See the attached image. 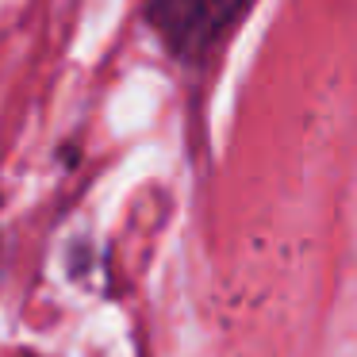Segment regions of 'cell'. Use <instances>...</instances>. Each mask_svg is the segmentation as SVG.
Segmentation results:
<instances>
[{
    "instance_id": "obj_1",
    "label": "cell",
    "mask_w": 357,
    "mask_h": 357,
    "mask_svg": "<svg viewBox=\"0 0 357 357\" xmlns=\"http://www.w3.org/2000/svg\"><path fill=\"white\" fill-rule=\"evenodd\" d=\"M254 0H150V20L181 62H200L231 35Z\"/></svg>"
}]
</instances>
